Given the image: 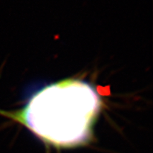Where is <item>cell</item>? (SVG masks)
<instances>
[{"label":"cell","mask_w":153,"mask_h":153,"mask_svg":"<svg viewBox=\"0 0 153 153\" xmlns=\"http://www.w3.org/2000/svg\"><path fill=\"white\" fill-rule=\"evenodd\" d=\"M101 104L90 84L66 79L40 89L22 110H0V114L24 124L45 142L72 147L89 139Z\"/></svg>","instance_id":"6da1fadb"}]
</instances>
